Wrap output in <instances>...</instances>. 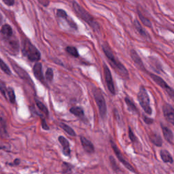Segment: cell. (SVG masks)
Returning <instances> with one entry per match:
<instances>
[{
  "label": "cell",
  "mask_w": 174,
  "mask_h": 174,
  "mask_svg": "<svg viewBox=\"0 0 174 174\" xmlns=\"http://www.w3.org/2000/svg\"><path fill=\"white\" fill-rule=\"evenodd\" d=\"M69 111L72 114H74L76 117L82 119V120L85 118L83 109L80 108V107H72V108H70Z\"/></svg>",
  "instance_id": "d6986e66"
},
{
  "label": "cell",
  "mask_w": 174,
  "mask_h": 174,
  "mask_svg": "<svg viewBox=\"0 0 174 174\" xmlns=\"http://www.w3.org/2000/svg\"><path fill=\"white\" fill-rule=\"evenodd\" d=\"M109 158V161H110V164H111V166L112 167L113 170H114L115 172H118V171L120 170V169H119V167L118 166L117 162H116L114 159V158L112 156H110Z\"/></svg>",
  "instance_id": "d6a6232c"
},
{
  "label": "cell",
  "mask_w": 174,
  "mask_h": 174,
  "mask_svg": "<svg viewBox=\"0 0 174 174\" xmlns=\"http://www.w3.org/2000/svg\"><path fill=\"white\" fill-rule=\"evenodd\" d=\"M161 128L162 131H163L165 139L168 142L170 143L171 144H173V134L172 131L169 129V128L163 126V125H161Z\"/></svg>",
  "instance_id": "9a60e30c"
},
{
  "label": "cell",
  "mask_w": 174,
  "mask_h": 174,
  "mask_svg": "<svg viewBox=\"0 0 174 174\" xmlns=\"http://www.w3.org/2000/svg\"><path fill=\"white\" fill-rule=\"evenodd\" d=\"M110 143H111V146H112V148L113 149V150H114V153L116 154V155H117V158H118V160L120 161V163L123 164V165L126 167L128 170H129L132 172H135V169H134L133 166L131 165L129 162L125 159L124 157L123 156V154H122L121 152L120 151V150L118 148L117 145L115 144V143H114L112 141V140H110Z\"/></svg>",
  "instance_id": "8992f818"
},
{
  "label": "cell",
  "mask_w": 174,
  "mask_h": 174,
  "mask_svg": "<svg viewBox=\"0 0 174 174\" xmlns=\"http://www.w3.org/2000/svg\"><path fill=\"white\" fill-rule=\"evenodd\" d=\"M124 102L126 103V104L128 107V109H129V111L134 114H137L138 113V110H137V108H136V106L134 104V103L132 102V100H131L130 99L126 97L124 99Z\"/></svg>",
  "instance_id": "44dd1931"
},
{
  "label": "cell",
  "mask_w": 174,
  "mask_h": 174,
  "mask_svg": "<svg viewBox=\"0 0 174 174\" xmlns=\"http://www.w3.org/2000/svg\"><path fill=\"white\" fill-rule=\"evenodd\" d=\"M12 65H13V68L14 69L15 72L17 73V74L19 75L21 78L23 79V80L27 81V82H31V83L32 84L31 78H30L29 75L27 74V73L25 71V70L21 68H20L19 65H17V64L14 63H12Z\"/></svg>",
  "instance_id": "4fadbf2b"
},
{
  "label": "cell",
  "mask_w": 174,
  "mask_h": 174,
  "mask_svg": "<svg viewBox=\"0 0 174 174\" xmlns=\"http://www.w3.org/2000/svg\"><path fill=\"white\" fill-rule=\"evenodd\" d=\"M7 98L9 99V102L11 103H14L16 102V96L14 89L12 87L7 88Z\"/></svg>",
  "instance_id": "603a6c76"
},
{
  "label": "cell",
  "mask_w": 174,
  "mask_h": 174,
  "mask_svg": "<svg viewBox=\"0 0 174 174\" xmlns=\"http://www.w3.org/2000/svg\"><path fill=\"white\" fill-rule=\"evenodd\" d=\"M59 143L61 144L63 147V152L64 155L65 156H69L70 152V146H69V143L68 142V140L65 137H64L63 136H59V138H58Z\"/></svg>",
  "instance_id": "5bb4252c"
},
{
  "label": "cell",
  "mask_w": 174,
  "mask_h": 174,
  "mask_svg": "<svg viewBox=\"0 0 174 174\" xmlns=\"http://www.w3.org/2000/svg\"><path fill=\"white\" fill-rule=\"evenodd\" d=\"M72 8L78 17H80L82 20H83L85 23H87L94 31H99L100 26L92 15L88 13L85 9H84L80 4H78L75 1L72 2Z\"/></svg>",
  "instance_id": "7a4b0ae2"
},
{
  "label": "cell",
  "mask_w": 174,
  "mask_h": 174,
  "mask_svg": "<svg viewBox=\"0 0 174 174\" xmlns=\"http://www.w3.org/2000/svg\"><path fill=\"white\" fill-rule=\"evenodd\" d=\"M53 76H54V74H53V69L48 68L45 74L46 80L48 82H52L53 79Z\"/></svg>",
  "instance_id": "1f68e13d"
},
{
  "label": "cell",
  "mask_w": 174,
  "mask_h": 174,
  "mask_svg": "<svg viewBox=\"0 0 174 174\" xmlns=\"http://www.w3.org/2000/svg\"><path fill=\"white\" fill-rule=\"evenodd\" d=\"M0 68L7 75H11V71L6 63L0 58Z\"/></svg>",
  "instance_id": "f546056e"
},
{
  "label": "cell",
  "mask_w": 174,
  "mask_h": 174,
  "mask_svg": "<svg viewBox=\"0 0 174 174\" xmlns=\"http://www.w3.org/2000/svg\"><path fill=\"white\" fill-rule=\"evenodd\" d=\"M41 121H42V128H43L44 130H48V129H49V127H48L46 123V120H45V119L43 118V117H41Z\"/></svg>",
  "instance_id": "d590c367"
},
{
  "label": "cell",
  "mask_w": 174,
  "mask_h": 174,
  "mask_svg": "<svg viewBox=\"0 0 174 174\" xmlns=\"http://www.w3.org/2000/svg\"><path fill=\"white\" fill-rule=\"evenodd\" d=\"M0 92L2 94L6 99H7V88L6 87V84L2 81L0 80Z\"/></svg>",
  "instance_id": "836d02e7"
},
{
  "label": "cell",
  "mask_w": 174,
  "mask_h": 174,
  "mask_svg": "<svg viewBox=\"0 0 174 174\" xmlns=\"http://www.w3.org/2000/svg\"><path fill=\"white\" fill-rule=\"evenodd\" d=\"M163 110L165 117L167 119V120L170 123L172 124H174V110L173 107L168 104V103H165L164 104L163 107Z\"/></svg>",
  "instance_id": "9c48e42d"
},
{
  "label": "cell",
  "mask_w": 174,
  "mask_h": 174,
  "mask_svg": "<svg viewBox=\"0 0 174 174\" xmlns=\"http://www.w3.org/2000/svg\"><path fill=\"white\" fill-rule=\"evenodd\" d=\"M150 65L151 66H154V65H156V69H155V71L156 72H157L158 73H159L162 69H161V64L159 63V61L157 59H155V58L154 57H150Z\"/></svg>",
  "instance_id": "83f0119b"
},
{
  "label": "cell",
  "mask_w": 174,
  "mask_h": 174,
  "mask_svg": "<svg viewBox=\"0 0 174 174\" xmlns=\"http://www.w3.org/2000/svg\"><path fill=\"white\" fill-rule=\"evenodd\" d=\"M103 72H104V76H105V79L106 82L107 87L109 92L111 93L112 94L114 95L116 94V91L114 88V82H113L112 79V76L111 74L110 70H109V68L107 66L106 64L103 65Z\"/></svg>",
  "instance_id": "ba28073f"
},
{
  "label": "cell",
  "mask_w": 174,
  "mask_h": 174,
  "mask_svg": "<svg viewBox=\"0 0 174 174\" xmlns=\"http://www.w3.org/2000/svg\"><path fill=\"white\" fill-rule=\"evenodd\" d=\"M33 72L35 77L37 78L39 81H40L42 83L45 84L43 72H42V63L39 62L36 63L33 68Z\"/></svg>",
  "instance_id": "30bf717a"
},
{
  "label": "cell",
  "mask_w": 174,
  "mask_h": 174,
  "mask_svg": "<svg viewBox=\"0 0 174 174\" xmlns=\"http://www.w3.org/2000/svg\"><path fill=\"white\" fill-rule=\"evenodd\" d=\"M22 53L23 55L31 62H38L41 59L40 52L27 38L23 41Z\"/></svg>",
  "instance_id": "3957f363"
},
{
  "label": "cell",
  "mask_w": 174,
  "mask_h": 174,
  "mask_svg": "<svg viewBox=\"0 0 174 174\" xmlns=\"http://www.w3.org/2000/svg\"><path fill=\"white\" fill-rule=\"evenodd\" d=\"M129 138L131 139V141L132 142V143H136V142H137V137L134 135V133H133V131H132V130H131L130 127L129 129Z\"/></svg>",
  "instance_id": "e575fe53"
},
{
  "label": "cell",
  "mask_w": 174,
  "mask_h": 174,
  "mask_svg": "<svg viewBox=\"0 0 174 174\" xmlns=\"http://www.w3.org/2000/svg\"><path fill=\"white\" fill-rule=\"evenodd\" d=\"M57 16L59 18H61V19H63L65 20L69 18L68 14H67L66 12L63 10V9H57Z\"/></svg>",
  "instance_id": "4dcf8cb0"
},
{
  "label": "cell",
  "mask_w": 174,
  "mask_h": 174,
  "mask_svg": "<svg viewBox=\"0 0 174 174\" xmlns=\"http://www.w3.org/2000/svg\"><path fill=\"white\" fill-rule=\"evenodd\" d=\"M133 24H134V26H135V29L137 30V31L139 33L140 35H141L142 37L146 38V39L150 38V35H148V33L145 31L144 29H143V27H142L141 24L139 23L138 20L135 19V20H134Z\"/></svg>",
  "instance_id": "e0dca14e"
},
{
  "label": "cell",
  "mask_w": 174,
  "mask_h": 174,
  "mask_svg": "<svg viewBox=\"0 0 174 174\" xmlns=\"http://www.w3.org/2000/svg\"><path fill=\"white\" fill-rule=\"evenodd\" d=\"M150 137L151 142L154 143L155 146H161L162 143H163V140H162L161 137L158 135V134L156 133H152L151 135L150 136Z\"/></svg>",
  "instance_id": "ffe728a7"
},
{
  "label": "cell",
  "mask_w": 174,
  "mask_h": 174,
  "mask_svg": "<svg viewBox=\"0 0 174 174\" xmlns=\"http://www.w3.org/2000/svg\"><path fill=\"white\" fill-rule=\"evenodd\" d=\"M102 50L104 53L106 57L108 60V62L112 68L114 69V71L117 74L124 79H127L129 78V72L127 68L120 61L118 60L117 57L116 56L114 52L112 50L111 47L108 43H104L102 45Z\"/></svg>",
  "instance_id": "6da1fadb"
},
{
  "label": "cell",
  "mask_w": 174,
  "mask_h": 174,
  "mask_svg": "<svg viewBox=\"0 0 174 174\" xmlns=\"http://www.w3.org/2000/svg\"><path fill=\"white\" fill-rule=\"evenodd\" d=\"M65 50L67 53L69 54L70 55L74 57H78L79 53L78 52L77 48L74 46H68L65 48Z\"/></svg>",
  "instance_id": "4316f807"
},
{
  "label": "cell",
  "mask_w": 174,
  "mask_h": 174,
  "mask_svg": "<svg viewBox=\"0 0 174 174\" xmlns=\"http://www.w3.org/2000/svg\"><path fill=\"white\" fill-rule=\"evenodd\" d=\"M130 55L131 57L132 58L134 63H135V65L137 66V68H138L139 69H141L142 71H146L145 67L143 65V63L142 62L141 58L139 57L138 54L137 53V52L135 50L131 49L130 50Z\"/></svg>",
  "instance_id": "8fae6325"
},
{
  "label": "cell",
  "mask_w": 174,
  "mask_h": 174,
  "mask_svg": "<svg viewBox=\"0 0 174 174\" xmlns=\"http://www.w3.org/2000/svg\"><path fill=\"white\" fill-rule=\"evenodd\" d=\"M59 126L63 131H65L69 135H71L72 137L76 136V134L75 133V131H74V129L70 127L69 126H68V124H66L65 123H61L59 124Z\"/></svg>",
  "instance_id": "7402d4cb"
},
{
  "label": "cell",
  "mask_w": 174,
  "mask_h": 174,
  "mask_svg": "<svg viewBox=\"0 0 174 174\" xmlns=\"http://www.w3.org/2000/svg\"><path fill=\"white\" fill-rule=\"evenodd\" d=\"M2 1L6 5L8 6H12L14 4V0H2Z\"/></svg>",
  "instance_id": "8d00e7d4"
},
{
  "label": "cell",
  "mask_w": 174,
  "mask_h": 174,
  "mask_svg": "<svg viewBox=\"0 0 174 174\" xmlns=\"http://www.w3.org/2000/svg\"><path fill=\"white\" fill-rule=\"evenodd\" d=\"M137 14H138V16L140 20H141V22L142 23V24L143 25H145L146 27H149V28H151L152 27V23L151 21L147 17H145L143 15L140 13L139 11H137Z\"/></svg>",
  "instance_id": "cb8c5ba5"
},
{
  "label": "cell",
  "mask_w": 174,
  "mask_h": 174,
  "mask_svg": "<svg viewBox=\"0 0 174 174\" xmlns=\"http://www.w3.org/2000/svg\"><path fill=\"white\" fill-rule=\"evenodd\" d=\"M150 76L152 80H153L158 86L161 87L163 89L166 91L167 93L169 94V96L171 98L173 99V90L169 86H168L166 82L163 80V79H162L160 76L154 74H150Z\"/></svg>",
  "instance_id": "52a82bcc"
},
{
  "label": "cell",
  "mask_w": 174,
  "mask_h": 174,
  "mask_svg": "<svg viewBox=\"0 0 174 174\" xmlns=\"http://www.w3.org/2000/svg\"><path fill=\"white\" fill-rule=\"evenodd\" d=\"M1 33L3 36H4V38L6 39H10L13 35V29L8 24H5V25L2 26Z\"/></svg>",
  "instance_id": "2e32d148"
},
{
  "label": "cell",
  "mask_w": 174,
  "mask_h": 174,
  "mask_svg": "<svg viewBox=\"0 0 174 174\" xmlns=\"http://www.w3.org/2000/svg\"><path fill=\"white\" fill-rule=\"evenodd\" d=\"M80 142L84 150L88 154H93L94 152V146L91 141L83 136L80 137Z\"/></svg>",
  "instance_id": "7c38bea8"
},
{
  "label": "cell",
  "mask_w": 174,
  "mask_h": 174,
  "mask_svg": "<svg viewBox=\"0 0 174 174\" xmlns=\"http://www.w3.org/2000/svg\"><path fill=\"white\" fill-rule=\"evenodd\" d=\"M20 163V160L19 159H15L14 161V163L13 164H10V165H18Z\"/></svg>",
  "instance_id": "f35d334b"
},
{
  "label": "cell",
  "mask_w": 174,
  "mask_h": 174,
  "mask_svg": "<svg viewBox=\"0 0 174 174\" xmlns=\"http://www.w3.org/2000/svg\"><path fill=\"white\" fill-rule=\"evenodd\" d=\"M143 120L145 121V123L148 124H150L153 123V120H152V118H148V117H146L145 116H143Z\"/></svg>",
  "instance_id": "74e56055"
},
{
  "label": "cell",
  "mask_w": 174,
  "mask_h": 174,
  "mask_svg": "<svg viewBox=\"0 0 174 174\" xmlns=\"http://www.w3.org/2000/svg\"><path fill=\"white\" fill-rule=\"evenodd\" d=\"M36 105H37L38 108L39 109V110L41 112H42L44 114L46 117H48V111L45 105H44V103H42L41 102L37 100L36 101Z\"/></svg>",
  "instance_id": "484cf974"
},
{
  "label": "cell",
  "mask_w": 174,
  "mask_h": 174,
  "mask_svg": "<svg viewBox=\"0 0 174 174\" xmlns=\"http://www.w3.org/2000/svg\"><path fill=\"white\" fill-rule=\"evenodd\" d=\"M160 156L162 161L165 162V163H173V160L172 156L166 150H161Z\"/></svg>",
  "instance_id": "ac0fdd59"
},
{
  "label": "cell",
  "mask_w": 174,
  "mask_h": 174,
  "mask_svg": "<svg viewBox=\"0 0 174 174\" xmlns=\"http://www.w3.org/2000/svg\"><path fill=\"white\" fill-rule=\"evenodd\" d=\"M0 134H1L2 137H4V138L8 137L6 126L5 121L2 118H1V120H0Z\"/></svg>",
  "instance_id": "d4e9b609"
},
{
  "label": "cell",
  "mask_w": 174,
  "mask_h": 174,
  "mask_svg": "<svg viewBox=\"0 0 174 174\" xmlns=\"http://www.w3.org/2000/svg\"><path fill=\"white\" fill-rule=\"evenodd\" d=\"M93 94L94 99L95 100V102L98 107L99 114L101 118L104 119L106 117L107 114V106L106 103V100L103 94L99 88H94L93 90Z\"/></svg>",
  "instance_id": "277c9868"
},
{
  "label": "cell",
  "mask_w": 174,
  "mask_h": 174,
  "mask_svg": "<svg viewBox=\"0 0 174 174\" xmlns=\"http://www.w3.org/2000/svg\"><path fill=\"white\" fill-rule=\"evenodd\" d=\"M73 166L65 162H63L62 165V173L64 174H69L72 172Z\"/></svg>",
  "instance_id": "f1b7e54d"
},
{
  "label": "cell",
  "mask_w": 174,
  "mask_h": 174,
  "mask_svg": "<svg viewBox=\"0 0 174 174\" xmlns=\"http://www.w3.org/2000/svg\"><path fill=\"white\" fill-rule=\"evenodd\" d=\"M137 99H138L140 106H142V108L146 114L151 115L152 110L150 107V102L148 94L146 88L142 86L140 87L139 92L137 93Z\"/></svg>",
  "instance_id": "5b68a950"
}]
</instances>
